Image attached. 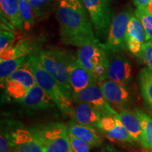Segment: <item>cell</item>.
<instances>
[{
  "mask_svg": "<svg viewBox=\"0 0 152 152\" xmlns=\"http://www.w3.org/2000/svg\"><path fill=\"white\" fill-rule=\"evenodd\" d=\"M56 16L63 43L78 47L91 43L102 44L95 37L93 25L87 18V14L56 5Z\"/></svg>",
  "mask_w": 152,
  "mask_h": 152,
  "instance_id": "1",
  "label": "cell"
},
{
  "mask_svg": "<svg viewBox=\"0 0 152 152\" xmlns=\"http://www.w3.org/2000/svg\"><path fill=\"white\" fill-rule=\"evenodd\" d=\"M26 62L33 73L37 84L39 85L50 96L62 114L71 116L73 111L71 96L66 92L54 77L42 66L37 56L29 54Z\"/></svg>",
  "mask_w": 152,
  "mask_h": 152,
  "instance_id": "2",
  "label": "cell"
},
{
  "mask_svg": "<svg viewBox=\"0 0 152 152\" xmlns=\"http://www.w3.org/2000/svg\"><path fill=\"white\" fill-rule=\"evenodd\" d=\"M39 62L70 96L73 95L69 80V66L75 59L73 55L58 49L42 50L37 55Z\"/></svg>",
  "mask_w": 152,
  "mask_h": 152,
  "instance_id": "3",
  "label": "cell"
},
{
  "mask_svg": "<svg viewBox=\"0 0 152 152\" xmlns=\"http://www.w3.org/2000/svg\"><path fill=\"white\" fill-rule=\"evenodd\" d=\"M45 152H74L68 138L67 126L54 122L32 128Z\"/></svg>",
  "mask_w": 152,
  "mask_h": 152,
  "instance_id": "4",
  "label": "cell"
},
{
  "mask_svg": "<svg viewBox=\"0 0 152 152\" xmlns=\"http://www.w3.org/2000/svg\"><path fill=\"white\" fill-rule=\"evenodd\" d=\"M113 1V0H83L98 37H107L111 22L115 16Z\"/></svg>",
  "mask_w": 152,
  "mask_h": 152,
  "instance_id": "5",
  "label": "cell"
},
{
  "mask_svg": "<svg viewBox=\"0 0 152 152\" xmlns=\"http://www.w3.org/2000/svg\"><path fill=\"white\" fill-rule=\"evenodd\" d=\"M132 11L130 7H126L115 15L110 26L106 42L103 45L106 52H117L126 48L125 35Z\"/></svg>",
  "mask_w": 152,
  "mask_h": 152,
  "instance_id": "6",
  "label": "cell"
},
{
  "mask_svg": "<svg viewBox=\"0 0 152 152\" xmlns=\"http://www.w3.org/2000/svg\"><path fill=\"white\" fill-rule=\"evenodd\" d=\"M72 101L73 102H86L90 104L99 112L102 116L117 115L118 114L106 99L102 89L97 83L90 85L80 92L74 93L72 95Z\"/></svg>",
  "mask_w": 152,
  "mask_h": 152,
  "instance_id": "7",
  "label": "cell"
},
{
  "mask_svg": "<svg viewBox=\"0 0 152 152\" xmlns=\"http://www.w3.org/2000/svg\"><path fill=\"white\" fill-rule=\"evenodd\" d=\"M2 129V128H1ZM16 152H45L42 144L32 129L17 126L5 131Z\"/></svg>",
  "mask_w": 152,
  "mask_h": 152,
  "instance_id": "8",
  "label": "cell"
},
{
  "mask_svg": "<svg viewBox=\"0 0 152 152\" xmlns=\"http://www.w3.org/2000/svg\"><path fill=\"white\" fill-rule=\"evenodd\" d=\"M109 56L108 78L118 83L127 85L132 77V66L123 51L107 52Z\"/></svg>",
  "mask_w": 152,
  "mask_h": 152,
  "instance_id": "9",
  "label": "cell"
},
{
  "mask_svg": "<svg viewBox=\"0 0 152 152\" xmlns=\"http://www.w3.org/2000/svg\"><path fill=\"white\" fill-rule=\"evenodd\" d=\"M103 45L91 43L79 47L76 56L77 62L92 73L95 66L109 59Z\"/></svg>",
  "mask_w": 152,
  "mask_h": 152,
  "instance_id": "10",
  "label": "cell"
},
{
  "mask_svg": "<svg viewBox=\"0 0 152 152\" xmlns=\"http://www.w3.org/2000/svg\"><path fill=\"white\" fill-rule=\"evenodd\" d=\"M106 99L117 109H125L130 104L131 96L125 85L111 80H105L99 83Z\"/></svg>",
  "mask_w": 152,
  "mask_h": 152,
  "instance_id": "11",
  "label": "cell"
},
{
  "mask_svg": "<svg viewBox=\"0 0 152 152\" xmlns=\"http://www.w3.org/2000/svg\"><path fill=\"white\" fill-rule=\"evenodd\" d=\"M146 42V33L141 21L135 15L131 16L129 21L126 35V48L131 54L137 57Z\"/></svg>",
  "mask_w": 152,
  "mask_h": 152,
  "instance_id": "12",
  "label": "cell"
},
{
  "mask_svg": "<svg viewBox=\"0 0 152 152\" xmlns=\"http://www.w3.org/2000/svg\"><path fill=\"white\" fill-rule=\"evenodd\" d=\"M19 102L24 108L31 111H42L55 106L50 96L37 83L29 89L26 96Z\"/></svg>",
  "mask_w": 152,
  "mask_h": 152,
  "instance_id": "13",
  "label": "cell"
},
{
  "mask_svg": "<svg viewBox=\"0 0 152 152\" xmlns=\"http://www.w3.org/2000/svg\"><path fill=\"white\" fill-rule=\"evenodd\" d=\"M69 80L73 94L97 83L94 75L81 66L75 58L69 66Z\"/></svg>",
  "mask_w": 152,
  "mask_h": 152,
  "instance_id": "14",
  "label": "cell"
},
{
  "mask_svg": "<svg viewBox=\"0 0 152 152\" xmlns=\"http://www.w3.org/2000/svg\"><path fill=\"white\" fill-rule=\"evenodd\" d=\"M76 104L73 107L72 118L80 124L99 129L102 115L97 110L86 102H74Z\"/></svg>",
  "mask_w": 152,
  "mask_h": 152,
  "instance_id": "15",
  "label": "cell"
},
{
  "mask_svg": "<svg viewBox=\"0 0 152 152\" xmlns=\"http://www.w3.org/2000/svg\"><path fill=\"white\" fill-rule=\"evenodd\" d=\"M67 128L68 132L84 140L91 147H99L103 142V138L99 134L96 128L81 125L75 121H69Z\"/></svg>",
  "mask_w": 152,
  "mask_h": 152,
  "instance_id": "16",
  "label": "cell"
},
{
  "mask_svg": "<svg viewBox=\"0 0 152 152\" xmlns=\"http://www.w3.org/2000/svg\"><path fill=\"white\" fill-rule=\"evenodd\" d=\"M121 122L130 133L134 142H140L142 132V125L140 118L135 111L123 109L118 113Z\"/></svg>",
  "mask_w": 152,
  "mask_h": 152,
  "instance_id": "17",
  "label": "cell"
},
{
  "mask_svg": "<svg viewBox=\"0 0 152 152\" xmlns=\"http://www.w3.org/2000/svg\"><path fill=\"white\" fill-rule=\"evenodd\" d=\"M1 11L8 21L17 29H23V22L20 16L18 0H0Z\"/></svg>",
  "mask_w": 152,
  "mask_h": 152,
  "instance_id": "18",
  "label": "cell"
},
{
  "mask_svg": "<svg viewBox=\"0 0 152 152\" xmlns=\"http://www.w3.org/2000/svg\"><path fill=\"white\" fill-rule=\"evenodd\" d=\"M134 111L140 118L142 125L140 144L144 149L152 151V116L141 109H137Z\"/></svg>",
  "mask_w": 152,
  "mask_h": 152,
  "instance_id": "19",
  "label": "cell"
},
{
  "mask_svg": "<svg viewBox=\"0 0 152 152\" xmlns=\"http://www.w3.org/2000/svg\"><path fill=\"white\" fill-rule=\"evenodd\" d=\"M139 85L142 98L152 111V70L143 68L139 73Z\"/></svg>",
  "mask_w": 152,
  "mask_h": 152,
  "instance_id": "20",
  "label": "cell"
},
{
  "mask_svg": "<svg viewBox=\"0 0 152 152\" xmlns=\"http://www.w3.org/2000/svg\"><path fill=\"white\" fill-rule=\"evenodd\" d=\"M27 56L17 57V58H9L7 60H1L0 62V78H1V86H4L6 81L9 76L13 72L24 65L27 61Z\"/></svg>",
  "mask_w": 152,
  "mask_h": 152,
  "instance_id": "21",
  "label": "cell"
},
{
  "mask_svg": "<svg viewBox=\"0 0 152 152\" xmlns=\"http://www.w3.org/2000/svg\"><path fill=\"white\" fill-rule=\"evenodd\" d=\"M7 80H16L21 83L25 86L27 87L28 89H30L36 83L35 77L33 75L29 66L28 65L27 62L18 69L13 72L9 77ZM6 81V82H7Z\"/></svg>",
  "mask_w": 152,
  "mask_h": 152,
  "instance_id": "22",
  "label": "cell"
},
{
  "mask_svg": "<svg viewBox=\"0 0 152 152\" xmlns=\"http://www.w3.org/2000/svg\"><path fill=\"white\" fill-rule=\"evenodd\" d=\"M33 7L35 18L42 20L48 17L56 6V0H28Z\"/></svg>",
  "mask_w": 152,
  "mask_h": 152,
  "instance_id": "23",
  "label": "cell"
},
{
  "mask_svg": "<svg viewBox=\"0 0 152 152\" xmlns=\"http://www.w3.org/2000/svg\"><path fill=\"white\" fill-rule=\"evenodd\" d=\"M30 52V47L28 43L24 39L20 40L16 45H11L5 49L1 54V60H7L9 58L27 56Z\"/></svg>",
  "mask_w": 152,
  "mask_h": 152,
  "instance_id": "24",
  "label": "cell"
},
{
  "mask_svg": "<svg viewBox=\"0 0 152 152\" xmlns=\"http://www.w3.org/2000/svg\"><path fill=\"white\" fill-rule=\"evenodd\" d=\"M105 135L113 141L132 143L134 142L130 134L121 122L118 115L116 117V125L113 130L105 133Z\"/></svg>",
  "mask_w": 152,
  "mask_h": 152,
  "instance_id": "25",
  "label": "cell"
},
{
  "mask_svg": "<svg viewBox=\"0 0 152 152\" xmlns=\"http://www.w3.org/2000/svg\"><path fill=\"white\" fill-rule=\"evenodd\" d=\"M20 16L23 22V28L30 30L35 24V14L28 0H18Z\"/></svg>",
  "mask_w": 152,
  "mask_h": 152,
  "instance_id": "26",
  "label": "cell"
},
{
  "mask_svg": "<svg viewBox=\"0 0 152 152\" xmlns=\"http://www.w3.org/2000/svg\"><path fill=\"white\" fill-rule=\"evenodd\" d=\"M6 92L9 97L17 101L21 100L28 94L29 89L16 80H7L5 83Z\"/></svg>",
  "mask_w": 152,
  "mask_h": 152,
  "instance_id": "27",
  "label": "cell"
},
{
  "mask_svg": "<svg viewBox=\"0 0 152 152\" xmlns=\"http://www.w3.org/2000/svg\"><path fill=\"white\" fill-rule=\"evenodd\" d=\"M134 15L140 19L146 33V42L152 40V14L147 7H137Z\"/></svg>",
  "mask_w": 152,
  "mask_h": 152,
  "instance_id": "28",
  "label": "cell"
},
{
  "mask_svg": "<svg viewBox=\"0 0 152 152\" xmlns=\"http://www.w3.org/2000/svg\"><path fill=\"white\" fill-rule=\"evenodd\" d=\"M137 58L148 68L152 70V40L147 41L144 44Z\"/></svg>",
  "mask_w": 152,
  "mask_h": 152,
  "instance_id": "29",
  "label": "cell"
},
{
  "mask_svg": "<svg viewBox=\"0 0 152 152\" xmlns=\"http://www.w3.org/2000/svg\"><path fill=\"white\" fill-rule=\"evenodd\" d=\"M68 138L74 152H90V146L84 140L68 132Z\"/></svg>",
  "mask_w": 152,
  "mask_h": 152,
  "instance_id": "30",
  "label": "cell"
},
{
  "mask_svg": "<svg viewBox=\"0 0 152 152\" xmlns=\"http://www.w3.org/2000/svg\"><path fill=\"white\" fill-rule=\"evenodd\" d=\"M108 66H109V59L100 63L94 67L92 74L98 83L104 81L108 77Z\"/></svg>",
  "mask_w": 152,
  "mask_h": 152,
  "instance_id": "31",
  "label": "cell"
},
{
  "mask_svg": "<svg viewBox=\"0 0 152 152\" xmlns=\"http://www.w3.org/2000/svg\"><path fill=\"white\" fill-rule=\"evenodd\" d=\"M14 34L7 30H1L0 33V53L10 47L14 41Z\"/></svg>",
  "mask_w": 152,
  "mask_h": 152,
  "instance_id": "32",
  "label": "cell"
},
{
  "mask_svg": "<svg viewBox=\"0 0 152 152\" xmlns=\"http://www.w3.org/2000/svg\"><path fill=\"white\" fill-rule=\"evenodd\" d=\"M56 1L57 5L70 7L82 13L87 14V10L83 3V0H56Z\"/></svg>",
  "mask_w": 152,
  "mask_h": 152,
  "instance_id": "33",
  "label": "cell"
},
{
  "mask_svg": "<svg viewBox=\"0 0 152 152\" xmlns=\"http://www.w3.org/2000/svg\"><path fill=\"white\" fill-rule=\"evenodd\" d=\"M117 115H105V116H102L100 123V130L104 134L112 130L115 128V126L116 125Z\"/></svg>",
  "mask_w": 152,
  "mask_h": 152,
  "instance_id": "34",
  "label": "cell"
},
{
  "mask_svg": "<svg viewBox=\"0 0 152 152\" xmlns=\"http://www.w3.org/2000/svg\"><path fill=\"white\" fill-rule=\"evenodd\" d=\"M14 150L16 151L4 130L1 129L0 135V152H14Z\"/></svg>",
  "mask_w": 152,
  "mask_h": 152,
  "instance_id": "35",
  "label": "cell"
},
{
  "mask_svg": "<svg viewBox=\"0 0 152 152\" xmlns=\"http://www.w3.org/2000/svg\"><path fill=\"white\" fill-rule=\"evenodd\" d=\"M151 0H133L134 5L136 7H147Z\"/></svg>",
  "mask_w": 152,
  "mask_h": 152,
  "instance_id": "36",
  "label": "cell"
},
{
  "mask_svg": "<svg viewBox=\"0 0 152 152\" xmlns=\"http://www.w3.org/2000/svg\"><path fill=\"white\" fill-rule=\"evenodd\" d=\"M147 8L150 14H152V0L149 3V4L147 6Z\"/></svg>",
  "mask_w": 152,
  "mask_h": 152,
  "instance_id": "37",
  "label": "cell"
},
{
  "mask_svg": "<svg viewBox=\"0 0 152 152\" xmlns=\"http://www.w3.org/2000/svg\"><path fill=\"white\" fill-rule=\"evenodd\" d=\"M102 152H107V151H102Z\"/></svg>",
  "mask_w": 152,
  "mask_h": 152,
  "instance_id": "38",
  "label": "cell"
}]
</instances>
